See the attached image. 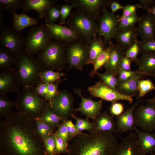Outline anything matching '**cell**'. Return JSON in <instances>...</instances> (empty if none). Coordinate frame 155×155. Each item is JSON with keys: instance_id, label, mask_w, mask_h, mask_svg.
Returning a JSON list of instances; mask_svg holds the SVG:
<instances>
[{"instance_id": "6da1fadb", "label": "cell", "mask_w": 155, "mask_h": 155, "mask_svg": "<svg viewBox=\"0 0 155 155\" xmlns=\"http://www.w3.org/2000/svg\"><path fill=\"white\" fill-rule=\"evenodd\" d=\"M0 155H47L34 120L20 111L0 119Z\"/></svg>"}, {"instance_id": "7a4b0ae2", "label": "cell", "mask_w": 155, "mask_h": 155, "mask_svg": "<svg viewBox=\"0 0 155 155\" xmlns=\"http://www.w3.org/2000/svg\"><path fill=\"white\" fill-rule=\"evenodd\" d=\"M111 132L83 133L69 144L67 155H114L118 145Z\"/></svg>"}, {"instance_id": "3957f363", "label": "cell", "mask_w": 155, "mask_h": 155, "mask_svg": "<svg viewBox=\"0 0 155 155\" xmlns=\"http://www.w3.org/2000/svg\"><path fill=\"white\" fill-rule=\"evenodd\" d=\"M67 45L63 41L53 39L45 49L40 51L36 59L41 69H52L59 71L66 69Z\"/></svg>"}, {"instance_id": "277c9868", "label": "cell", "mask_w": 155, "mask_h": 155, "mask_svg": "<svg viewBox=\"0 0 155 155\" xmlns=\"http://www.w3.org/2000/svg\"><path fill=\"white\" fill-rule=\"evenodd\" d=\"M33 87H23L18 94L16 108L34 121L40 119L50 104L35 91Z\"/></svg>"}, {"instance_id": "5b68a950", "label": "cell", "mask_w": 155, "mask_h": 155, "mask_svg": "<svg viewBox=\"0 0 155 155\" xmlns=\"http://www.w3.org/2000/svg\"><path fill=\"white\" fill-rule=\"evenodd\" d=\"M21 86L34 87L40 83L42 71L34 55L24 51L16 57L15 64Z\"/></svg>"}, {"instance_id": "8992f818", "label": "cell", "mask_w": 155, "mask_h": 155, "mask_svg": "<svg viewBox=\"0 0 155 155\" xmlns=\"http://www.w3.org/2000/svg\"><path fill=\"white\" fill-rule=\"evenodd\" d=\"M67 25L89 45L92 39L97 36V23L76 9L72 11Z\"/></svg>"}, {"instance_id": "52a82bcc", "label": "cell", "mask_w": 155, "mask_h": 155, "mask_svg": "<svg viewBox=\"0 0 155 155\" xmlns=\"http://www.w3.org/2000/svg\"><path fill=\"white\" fill-rule=\"evenodd\" d=\"M90 46L84 40L80 38L67 44L66 63L67 71L72 69L81 71L88 64Z\"/></svg>"}, {"instance_id": "ba28073f", "label": "cell", "mask_w": 155, "mask_h": 155, "mask_svg": "<svg viewBox=\"0 0 155 155\" xmlns=\"http://www.w3.org/2000/svg\"><path fill=\"white\" fill-rule=\"evenodd\" d=\"M53 39L45 24L36 25L30 28L25 38L24 50L28 54L35 56L45 49Z\"/></svg>"}, {"instance_id": "9c48e42d", "label": "cell", "mask_w": 155, "mask_h": 155, "mask_svg": "<svg viewBox=\"0 0 155 155\" xmlns=\"http://www.w3.org/2000/svg\"><path fill=\"white\" fill-rule=\"evenodd\" d=\"M73 5L75 9L97 22L101 15L109 6L111 0H65Z\"/></svg>"}, {"instance_id": "30bf717a", "label": "cell", "mask_w": 155, "mask_h": 155, "mask_svg": "<svg viewBox=\"0 0 155 155\" xmlns=\"http://www.w3.org/2000/svg\"><path fill=\"white\" fill-rule=\"evenodd\" d=\"M74 98L69 91L61 90L50 103L49 109L64 120L74 115Z\"/></svg>"}, {"instance_id": "8fae6325", "label": "cell", "mask_w": 155, "mask_h": 155, "mask_svg": "<svg viewBox=\"0 0 155 155\" xmlns=\"http://www.w3.org/2000/svg\"><path fill=\"white\" fill-rule=\"evenodd\" d=\"M25 38L12 27L4 26L0 29L1 46L12 52L16 57L24 51Z\"/></svg>"}, {"instance_id": "7c38bea8", "label": "cell", "mask_w": 155, "mask_h": 155, "mask_svg": "<svg viewBox=\"0 0 155 155\" xmlns=\"http://www.w3.org/2000/svg\"><path fill=\"white\" fill-rule=\"evenodd\" d=\"M139 104L135 109L133 117L136 126L143 131L151 132L155 130V105L146 102Z\"/></svg>"}, {"instance_id": "4fadbf2b", "label": "cell", "mask_w": 155, "mask_h": 155, "mask_svg": "<svg viewBox=\"0 0 155 155\" xmlns=\"http://www.w3.org/2000/svg\"><path fill=\"white\" fill-rule=\"evenodd\" d=\"M120 18L115 13L106 9L101 15L98 22L97 35L103 37L106 47L113 39Z\"/></svg>"}, {"instance_id": "5bb4252c", "label": "cell", "mask_w": 155, "mask_h": 155, "mask_svg": "<svg viewBox=\"0 0 155 155\" xmlns=\"http://www.w3.org/2000/svg\"><path fill=\"white\" fill-rule=\"evenodd\" d=\"M88 90L93 96L100 98L112 103L120 100H126L130 104L133 102V98L121 94L101 81L88 87Z\"/></svg>"}, {"instance_id": "9a60e30c", "label": "cell", "mask_w": 155, "mask_h": 155, "mask_svg": "<svg viewBox=\"0 0 155 155\" xmlns=\"http://www.w3.org/2000/svg\"><path fill=\"white\" fill-rule=\"evenodd\" d=\"M21 86L15 67L1 70L0 71V94L9 92H20Z\"/></svg>"}, {"instance_id": "2e32d148", "label": "cell", "mask_w": 155, "mask_h": 155, "mask_svg": "<svg viewBox=\"0 0 155 155\" xmlns=\"http://www.w3.org/2000/svg\"><path fill=\"white\" fill-rule=\"evenodd\" d=\"M74 92L79 95L81 99L79 107L74 108V111L80 112L87 119L90 118L95 120L100 113L102 100L101 99L95 101L93 100L91 97L84 98L82 95L81 90L80 89L75 88Z\"/></svg>"}, {"instance_id": "e0dca14e", "label": "cell", "mask_w": 155, "mask_h": 155, "mask_svg": "<svg viewBox=\"0 0 155 155\" xmlns=\"http://www.w3.org/2000/svg\"><path fill=\"white\" fill-rule=\"evenodd\" d=\"M45 25L53 39L69 44L80 38L76 33L68 27L63 25L47 23Z\"/></svg>"}, {"instance_id": "ac0fdd59", "label": "cell", "mask_w": 155, "mask_h": 155, "mask_svg": "<svg viewBox=\"0 0 155 155\" xmlns=\"http://www.w3.org/2000/svg\"><path fill=\"white\" fill-rule=\"evenodd\" d=\"M57 0H23L21 7L22 13H25L30 10L38 13V20L45 19L50 8L56 4Z\"/></svg>"}, {"instance_id": "d6986e66", "label": "cell", "mask_w": 155, "mask_h": 155, "mask_svg": "<svg viewBox=\"0 0 155 155\" xmlns=\"http://www.w3.org/2000/svg\"><path fill=\"white\" fill-rule=\"evenodd\" d=\"M141 100V98H140L123 114L116 117L115 125L119 133L134 130L137 127L135 123L133 113L135 108L140 103Z\"/></svg>"}, {"instance_id": "ffe728a7", "label": "cell", "mask_w": 155, "mask_h": 155, "mask_svg": "<svg viewBox=\"0 0 155 155\" xmlns=\"http://www.w3.org/2000/svg\"><path fill=\"white\" fill-rule=\"evenodd\" d=\"M114 155H143L136 134L131 133L122 139Z\"/></svg>"}, {"instance_id": "44dd1931", "label": "cell", "mask_w": 155, "mask_h": 155, "mask_svg": "<svg viewBox=\"0 0 155 155\" xmlns=\"http://www.w3.org/2000/svg\"><path fill=\"white\" fill-rule=\"evenodd\" d=\"M138 35L137 27L134 26L117 30L113 39L115 44L125 52L137 40Z\"/></svg>"}, {"instance_id": "7402d4cb", "label": "cell", "mask_w": 155, "mask_h": 155, "mask_svg": "<svg viewBox=\"0 0 155 155\" xmlns=\"http://www.w3.org/2000/svg\"><path fill=\"white\" fill-rule=\"evenodd\" d=\"M137 31L142 40L155 38V18L150 13H147L140 17L138 23Z\"/></svg>"}, {"instance_id": "603a6c76", "label": "cell", "mask_w": 155, "mask_h": 155, "mask_svg": "<svg viewBox=\"0 0 155 155\" xmlns=\"http://www.w3.org/2000/svg\"><path fill=\"white\" fill-rule=\"evenodd\" d=\"M113 116L106 111L100 113L94 122V128L93 132H111L121 137L118 132Z\"/></svg>"}, {"instance_id": "cb8c5ba5", "label": "cell", "mask_w": 155, "mask_h": 155, "mask_svg": "<svg viewBox=\"0 0 155 155\" xmlns=\"http://www.w3.org/2000/svg\"><path fill=\"white\" fill-rule=\"evenodd\" d=\"M145 76L138 71L131 78L124 81H118L116 90L121 94L133 98L136 95L138 92V81Z\"/></svg>"}, {"instance_id": "d4e9b609", "label": "cell", "mask_w": 155, "mask_h": 155, "mask_svg": "<svg viewBox=\"0 0 155 155\" xmlns=\"http://www.w3.org/2000/svg\"><path fill=\"white\" fill-rule=\"evenodd\" d=\"M125 52L119 46L113 43L109 59L104 66L105 72L117 77L121 61L125 56Z\"/></svg>"}, {"instance_id": "484cf974", "label": "cell", "mask_w": 155, "mask_h": 155, "mask_svg": "<svg viewBox=\"0 0 155 155\" xmlns=\"http://www.w3.org/2000/svg\"><path fill=\"white\" fill-rule=\"evenodd\" d=\"M134 130L142 155L155 152V133L140 131L137 127Z\"/></svg>"}, {"instance_id": "4316f807", "label": "cell", "mask_w": 155, "mask_h": 155, "mask_svg": "<svg viewBox=\"0 0 155 155\" xmlns=\"http://www.w3.org/2000/svg\"><path fill=\"white\" fill-rule=\"evenodd\" d=\"M136 63L139 72L145 75H155V53H141Z\"/></svg>"}, {"instance_id": "83f0119b", "label": "cell", "mask_w": 155, "mask_h": 155, "mask_svg": "<svg viewBox=\"0 0 155 155\" xmlns=\"http://www.w3.org/2000/svg\"><path fill=\"white\" fill-rule=\"evenodd\" d=\"M59 83H39L33 88L37 94L50 103L59 91Z\"/></svg>"}, {"instance_id": "f1b7e54d", "label": "cell", "mask_w": 155, "mask_h": 155, "mask_svg": "<svg viewBox=\"0 0 155 155\" xmlns=\"http://www.w3.org/2000/svg\"><path fill=\"white\" fill-rule=\"evenodd\" d=\"M12 27L17 31L20 32L25 28L38 25L37 21L25 13L13 14Z\"/></svg>"}, {"instance_id": "f546056e", "label": "cell", "mask_w": 155, "mask_h": 155, "mask_svg": "<svg viewBox=\"0 0 155 155\" xmlns=\"http://www.w3.org/2000/svg\"><path fill=\"white\" fill-rule=\"evenodd\" d=\"M103 40V38L101 36H97L92 40L89 44L88 64L93 65L97 57L106 47L104 44Z\"/></svg>"}, {"instance_id": "4dcf8cb0", "label": "cell", "mask_w": 155, "mask_h": 155, "mask_svg": "<svg viewBox=\"0 0 155 155\" xmlns=\"http://www.w3.org/2000/svg\"><path fill=\"white\" fill-rule=\"evenodd\" d=\"M113 42L110 41L107 47L97 57L93 65V69L90 72L89 75L91 77H94L96 74L97 71L106 64L110 58Z\"/></svg>"}, {"instance_id": "1f68e13d", "label": "cell", "mask_w": 155, "mask_h": 155, "mask_svg": "<svg viewBox=\"0 0 155 155\" xmlns=\"http://www.w3.org/2000/svg\"><path fill=\"white\" fill-rule=\"evenodd\" d=\"M16 56L10 50L2 47H0V69L1 70L10 68L15 65Z\"/></svg>"}, {"instance_id": "d6a6232c", "label": "cell", "mask_w": 155, "mask_h": 155, "mask_svg": "<svg viewBox=\"0 0 155 155\" xmlns=\"http://www.w3.org/2000/svg\"><path fill=\"white\" fill-rule=\"evenodd\" d=\"M67 75L66 74L58 71H55L52 69L43 70L41 73L40 83H60L65 79L62 80L61 77Z\"/></svg>"}, {"instance_id": "836d02e7", "label": "cell", "mask_w": 155, "mask_h": 155, "mask_svg": "<svg viewBox=\"0 0 155 155\" xmlns=\"http://www.w3.org/2000/svg\"><path fill=\"white\" fill-rule=\"evenodd\" d=\"M16 106V102L10 100L6 94H0V118L11 115Z\"/></svg>"}, {"instance_id": "e575fe53", "label": "cell", "mask_w": 155, "mask_h": 155, "mask_svg": "<svg viewBox=\"0 0 155 155\" xmlns=\"http://www.w3.org/2000/svg\"><path fill=\"white\" fill-rule=\"evenodd\" d=\"M34 121L36 131L43 140L47 137L53 135L55 132L56 128L45 121L40 119H36Z\"/></svg>"}, {"instance_id": "d590c367", "label": "cell", "mask_w": 155, "mask_h": 155, "mask_svg": "<svg viewBox=\"0 0 155 155\" xmlns=\"http://www.w3.org/2000/svg\"><path fill=\"white\" fill-rule=\"evenodd\" d=\"M23 0H0V11H7L12 14L21 8Z\"/></svg>"}, {"instance_id": "8d00e7d4", "label": "cell", "mask_w": 155, "mask_h": 155, "mask_svg": "<svg viewBox=\"0 0 155 155\" xmlns=\"http://www.w3.org/2000/svg\"><path fill=\"white\" fill-rule=\"evenodd\" d=\"M39 119L45 121L56 128H58L62 123L61 122L64 121L49 108L46 110Z\"/></svg>"}, {"instance_id": "74e56055", "label": "cell", "mask_w": 155, "mask_h": 155, "mask_svg": "<svg viewBox=\"0 0 155 155\" xmlns=\"http://www.w3.org/2000/svg\"><path fill=\"white\" fill-rule=\"evenodd\" d=\"M155 90V86L149 79L140 80L138 82L137 90L138 98H142L148 93Z\"/></svg>"}, {"instance_id": "f35d334b", "label": "cell", "mask_w": 155, "mask_h": 155, "mask_svg": "<svg viewBox=\"0 0 155 155\" xmlns=\"http://www.w3.org/2000/svg\"><path fill=\"white\" fill-rule=\"evenodd\" d=\"M75 120V127L79 131L82 132L83 130H86L89 132L93 131L94 128V123L91 122L87 119H84L75 116V115L72 117Z\"/></svg>"}, {"instance_id": "ab89813d", "label": "cell", "mask_w": 155, "mask_h": 155, "mask_svg": "<svg viewBox=\"0 0 155 155\" xmlns=\"http://www.w3.org/2000/svg\"><path fill=\"white\" fill-rule=\"evenodd\" d=\"M61 5H54L49 9L44 19L46 23L56 24V22L61 20L60 10Z\"/></svg>"}, {"instance_id": "60d3db41", "label": "cell", "mask_w": 155, "mask_h": 155, "mask_svg": "<svg viewBox=\"0 0 155 155\" xmlns=\"http://www.w3.org/2000/svg\"><path fill=\"white\" fill-rule=\"evenodd\" d=\"M140 17L137 14L120 19L117 30L133 27L138 23Z\"/></svg>"}, {"instance_id": "b9f144b4", "label": "cell", "mask_w": 155, "mask_h": 155, "mask_svg": "<svg viewBox=\"0 0 155 155\" xmlns=\"http://www.w3.org/2000/svg\"><path fill=\"white\" fill-rule=\"evenodd\" d=\"M141 53L139 40H137L135 42L125 53V56L130 59L132 62L136 63L138 59L139 55Z\"/></svg>"}, {"instance_id": "7bdbcfd3", "label": "cell", "mask_w": 155, "mask_h": 155, "mask_svg": "<svg viewBox=\"0 0 155 155\" xmlns=\"http://www.w3.org/2000/svg\"><path fill=\"white\" fill-rule=\"evenodd\" d=\"M96 74L105 84L113 89L116 90V88L118 82L117 77L110 73L106 72L102 73L97 72Z\"/></svg>"}, {"instance_id": "ee69618b", "label": "cell", "mask_w": 155, "mask_h": 155, "mask_svg": "<svg viewBox=\"0 0 155 155\" xmlns=\"http://www.w3.org/2000/svg\"><path fill=\"white\" fill-rule=\"evenodd\" d=\"M141 53H155V39L139 41Z\"/></svg>"}, {"instance_id": "f6af8a7d", "label": "cell", "mask_w": 155, "mask_h": 155, "mask_svg": "<svg viewBox=\"0 0 155 155\" xmlns=\"http://www.w3.org/2000/svg\"><path fill=\"white\" fill-rule=\"evenodd\" d=\"M47 155H57L55 138L53 135L49 136L43 140Z\"/></svg>"}, {"instance_id": "bcb514c9", "label": "cell", "mask_w": 155, "mask_h": 155, "mask_svg": "<svg viewBox=\"0 0 155 155\" xmlns=\"http://www.w3.org/2000/svg\"><path fill=\"white\" fill-rule=\"evenodd\" d=\"M55 138L57 155L67 153L68 152V141L62 138L53 135Z\"/></svg>"}, {"instance_id": "7dc6e473", "label": "cell", "mask_w": 155, "mask_h": 155, "mask_svg": "<svg viewBox=\"0 0 155 155\" xmlns=\"http://www.w3.org/2000/svg\"><path fill=\"white\" fill-rule=\"evenodd\" d=\"M74 8L73 5L71 4H69L67 3L61 5L60 13L61 20L59 24L63 25L65 24L66 21L69 16L73 9Z\"/></svg>"}, {"instance_id": "c3c4849f", "label": "cell", "mask_w": 155, "mask_h": 155, "mask_svg": "<svg viewBox=\"0 0 155 155\" xmlns=\"http://www.w3.org/2000/svg\"><path fill=\"white\" fill-rule=\"evenodd\" d=\"M141 7L140 4L135 3L127 4L124 6L122 15L120 17V19L136 14L137 10L141 9Z\"/></svg>"}, {"instance_id": "681fc988", "label": "cell", "mask_w": 155, "mask_h": 155, "mask_svg": "<svg viewBox=\"0 0 155 155\" xmlns=\"http://www.w3.org/2000/svg\"><path fill=\"white\" fill-rule=\"evenodd\" d=\"M66 125L69 141L77 136L82 134L83 132L79 131L72 122V119L65 120Z\"/></svg>"}, {"instance_id": "f907efd6", "label": "cell", "mask_w": 155, "mask_h": 155, "mask_svg": "<svg viewBox=\"0 0 155 155\" xmlns=\"http://www.w3.org/2000/svg\"><path fill=\"white\" fill-rule=\"evenodd\" d=\"M124 106L122 103L115 102L112 103L109 108L110 114L113 116L117 117L123 113Z\"/></svg>"}, {"instance_id": "816d5d0a", "label": "cell", "mask_w": 155, "mask_h": 155, "mask_svg": "<svg viewBox=\"0 0 155 155\" xmlns=\"http://www.w3.org/2000/svg\"><path fill=\"white\" fill-rule=\"evenodd\" d=\"M61 137L67 141H69L68 134L65 120L58 127L53 135Z\"/></svg>"}, {"instance_id": "f5cc1de1", "label": "cell", "mask_w": 155, "mask_h": 155, "mask_svg": "<svg viewBox=\"0 0 155 155\" xmlns=\"http://www.w3.org/2000/svg\"><path fill=\"white\" fill-rule=\"evenodd\" d=\"M138 72L135 71H127L120 69L118 75L117 77L118 81H124L128 80Z\"/></svg>"}, {"instance_id": "db71d44e", "label": "cell", "mask_w": 155, "mask_h": 155, "mask_svg": "<svg viewBox=\"0 0 155 155\" xmlns=\"http://www.w3.org/2000/svg\"><path fill=\"white\" fill-rule=\"evenodd\" d=\"M132 62L130 59L125 56L124 57L121 61L120 69L125 71H132L131 68Z\"/></svg>"}, {"instance_id": "11a10c76", "label": "cell", "mask_w": 155, "mask_h": 155, "mask_svg": "<svg viewBox=\"0 0 155 155\" xmlns=\"http://www.w3.org/2000/svg\"><path fill=\"white\" fill-rule=\"evenodd\" d=\"M109 6L111 12L115 13L117 11L123 10L124 6L115 0H111Z\"/></svg>"}, {"instance_id": "9f6ffc18", "label": "cell", "mask_w": 155, "mask_h": 155, "mask_svg": "<svg viewBox=\"0 0 155 155\" xmlns=\"http://www.w3.org/2000/svg\"><path fill=\"white\" fill-rule=\"evenodd\" d=\"M139 2L141 6V9L147 11L151 7H150V6L155 4L154 1L153 0H140Z\"/></svg>"}, {"instance_id": "6f0895ef", "label": "cell", "mask_w": 155, "mask_h": 155, "mask_svg": "<svg viewBox=\"0 0 155 155\" xmlns=\"http://www.w3.org/2000/svg\"><path fill=\"white\" fill-rule=\"evenodd\" d=\"M4 17L3 11H0V29L2 28L3 25Z\"/></svg>"}, {"instance_id": "680465c9", "label": "cell", "mask_w": 155, "mask_h": 155, "mask_svg": "<svg viewBox=\"0 0 155 155\" xmlns=\"http://www.w3.org/2000/svg\"><path fill=\"white\" fill-rule=\"evenodd\" d=\"M147 12L151 14L155 18V5L150 7L147 11Z\"/></svg>"}, {"instance_id": "91938a15", "label": "cell", "mask_w": 155, "mask_h": 155, "mask_svg": "<svg viewBox=\"0 0 155 155\" xmlns=\"http://www.w3.org/2000/svg\"><path fill=\"white\" fill-rule=\"evenodd\" d=\"M146 102H149L154 103L155 105V96L152 98L148 99Z\"/></svg>"}, {"instance_id": "94428289", "label": "cell", "mask_w": 155, "mask_h": 155, "mask_svg": "<svg viewBox=\"0 0 155 155\" xmlns=\"http://www.w3.org/2000/svg\"><path fill=\"white\" fill-rule=\"evenodd\" d=\"M150 155H155V152H153L151 153Z\"/></svg>"}, {"instance_id": "6125c7cd", "label": "cell", "mask_w": 155, "mask_h": 155, "mask_svg": "<svg viewBox=\"0 0 155 155\" xmlns=\"http://www.w3.org/2000/svg\"><path fill=\"white\" fill-rule=\"evenodd\" d=\"M153 77H154V80H155V75Z\"/></svg>"}]
</instances>
